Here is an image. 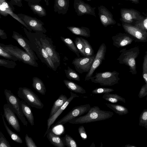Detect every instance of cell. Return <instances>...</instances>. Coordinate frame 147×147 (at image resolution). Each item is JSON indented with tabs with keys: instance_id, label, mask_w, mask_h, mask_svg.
<instances>
[{
	"instance_id": "38",
	"label": "cell",
	"mask_w": 147,
	"mask_h": 147,
	"mask_svg": "<svg viewBox=\"0 0 147 147\" xmlns=\"http://www.w3.org/2000/svg\"><path fill=\"white\" fill-rule=\"evenodd\" d=\"M139 125L140 126L144 127L147 130V108L144 110L140 114Z\"/></svg>"
},
{
	"instance_id": "39",
	"label": "cell",
	"mask_w": 147,
	"mask_h": 147,
	"mask_svg": "<svg viewBox=\"0 0 147 147\" xmlns=\"http://www.w3.org/2000/svg\"><path fill=\"white\" fill-rule=\"evenodd\" d=\"M74 43L81 54L83 56H86L83 43L81 37H76L74 40Z\"/></svg>"
},
{
	"instance_id": "26",
	"label": "cell",
	"mask_w": 147,
	"mask_h": 147,
	"mask_svg": "<svg viewBox=\"0 0 147 147\" xmlns=\"http://www.w3.org/2000/svg\"><path fill=\"white\" fill-rule=\"evenodd\" d=\"M67 99L68 98L65 95L63 94H61L54 102L51 109L49 117L54 115Z\"/></svg>"
},
{
	"instance_id": "19",
	"label": "cell",
	"mask_w": 147,
	"mask_h": 147,
	"mask_svg": "<svg viewBox=\"0 0 147 147\" xmlns=\"http://www.w3.org/2000/svg\"><path fill=\"white\" fill-rule=\"evenodd\" d=\"M98 8L100 20L105 27L116 23V21L114 19L112 13L105 6L101 5L98 6Z\"/></svg>"
},
{
	"instance_id": "35",
	"label": "cell",
	"mask_w": 147,
	"mask_h": 147,
	"mask_svg": "<svg viewBox=\"0 0 147 147\" xmlns=\"http://www.w3.org/2000/svg\"><path fill=\"white\" fill-rule=\"evenodd\" d=\"M65 146L68 147H78L75 140L70 136L66 134L64 137L62 138Z\"/></svg>"
},
{
	"instance_id": "9",
	"label": "cell",
	"mask_w": 147,
	"mask_h": 147,
	"mask_svg": "<svg viewBox=\"0 0 147 147\" xmlns=\"http://www.w3.org/2000/svg\"><path fill=\"white\" fill-rule=\"evenodd\" d=\"M91 108L89 104L82 105L75 107L62 118L58 121L54 125L64 124L69 122L70 120L79 117L87 113Z\"/></svg>"
},
{
	"instance_id": "15",
	"label": "cell",
	"mask_w": 147,
	"mask_h": 147,
	"mask_svg": "<svg viewBox=\"0 0 147 147\" xmlns=\"http://www.w3.org/2000/svg\"><path fill=\"white\" fill-rule=\"evenodd\" d=\"M120 14V20L127 24H131L134 21H140L144 18L138 12L132 9H121Z\"/></svg>"
},
{
	"instance_id": "24",
	"label": "cell",
	"mask_w": 147,
	"mask_h": 147,
	"mask_svg": "<svg viewBox=\"0 0 147 147\" xmlns=\"http://www.w3.org/2000/svg\"><path fill=\"white\" fill-rule=\"evenodd\" d=\"M47 137L52 144L57 147H64L62 138L53 132L51 129L47 134Z\"/></svg>"
},
{
	"instance_id": "6",
	"label": "cell",
	"mask_w": 147,
	"mask_h": 147,
	"mask_svg": "<svg viewBox=\"0 0 147 147\" xmlns=\"http://www.w3.org/2000/svg\"><path fill=\"white\" fill-rule=\"evenodd\" d=\"M17 95L30 107L37 109H42L44 106L38 96L30 89L27 87H20Z\"/></svg>"
},
{
	"instance_id": "14",
	"label": "cell",
	"mask_w": 147,
	"mask_h": 147,
	"mask_svg": "<svg viewBox=\"0 0 147 147\" xmlns=\"http://www.w3.org/2000/svg\"><path fill=\"white\" fill-rule=\"evenodd\" d=\"M3 109V115L9 125H11L17 131L20 132V123L13 109L10 105L7 103L4 105Z\"/></svg>"
},
{
	"instance_id": "7",
	"label": "cell",
	"mask_w": 147,
	"mask_h": 147,
	"mask_svg": "<svg viewBox=\"0 0 147 147\" xmlns=\"http://www.w3.org/2000/svg\"><path fill=\"white\" fill-rule=\"evenodd\" d=\"M0 46L16 57L19 61L34 67L38 66L36 60L33 59L26 51L12 45H5L1 43Z\"/></svg>"
},
{
	"instance_id": "13",
	"label": "cell",
	"mask_w": 147,
	"mask_h": 147,
	"mask_svg": "<svg viewBox=\"0 0 147 147\" xmlns=\"http://www.w3.org/2000/svg\"><path fill=\"white\" fill-rule=\"evenodd\" d=\"M107 51V47L104 43L100 46L95 55L93 63L89 71L86 76L85 80L88 81L90 79L96 69L100 65L103 60L105 59V56Z\"/></svg>"
},
{
	"instance_id": "2",
	"label": "cell",
	"mask_w": 147,
	"mask_h": 147,
	"mask_svg": "<svg viewBox=\"0 0 147 147\" xmlns=\"http://www.w3.org/2000/svg\"><path fill=\"white\" fill-rule=\"evenodd\" d=\"M114 113L113 112L102 110L97 106L91 107L87 114L69 121L73 124H82L102 121L111 117Z\"/></svg>"
},
{
	"instance_id": "33",
	"label": "cell",
	"mask_w": 147,
	"mask_h": 147,
	"mask_svg": "<svg viewBox=\"0 0 147 147\" xmlns=\"http://www.w3.org/2000/svg\"><path fill=\"white\" fill-rule=\"evenodd\" d=\"M60 38L62 41L69 49L75 53L78 57H80V53L73 40L69 38H64L62 36Z\"/></svg>"
},
{
	"instance_id": "23",
	"label": "cell",
	"mask_w": 147,
	"mask_h": 147,
	"mask_svg": "<svg viewBox=\"0 0 147 147\" xmlns=\"http://www.w3.org/2000/svg\"><path fill=\"white\" fill-rule=\"evenodd\" d=\"M20 103L23 113L31 125H34V117L30 106L22 100Z\"/></svg>"
},
{
	"instance_id": "55",
	"label": "cell",
	"mask_w": 147,
	"mask_h": 147,
	"mask_svg": "<svg viewBox=\"0 0 147 147\" xmlns=\"http://www.w3.org/2000/svg\"></svg>"
},
{
	"instance_id": "29",
	"label": "cell",
	"mask_w": 147,
	"mask_h": 147,
	"mask_svg": "<svg viewBox=\"0 0 147 147\" xmlns=\"http://www.w3.org/2000/svg\"><path fill=\"white\" fill-rule=\"evenodd\" d=\"M28 4L34 14L40 17L45 16L47 15L45 9L39 3H33L28 2Z\"/></svg>"
},
{
	"instance_id": "18",
	"label": "cell",
	"mask_w": 147,
	"mask_h": 147,
	"mask_svg": "<svg viewBox=\"0 0 147 147\" xmlns=\"http://www.w3.org/2000/svg\"><path fill=\"white\" fill-rule=\"evenodd\" d=\"M12 37L18 42L33 59L38 60L37 56L31 47L29 40L15 31H13Z\"/></svg>"
},
{
	"instance_id": "53",
	"label": "cell",
	"mask_w": 147,
	"mask_h": 147,
	"mask_svg": "<svg viewBox=\"0 0 147 147\" xmlns=\"http://www.w3.org/2000/svg\"><path fill=\"white\" fill-rule=\"evenodd\" d=\"M45 2L46 3V5H49L48 0H44Z\"/></svg>"
},
{
	"instance_id": "48",
	"label": "cell",
	"mask_w": 147,
	"mask_h": 147,
	"mask_svg": "<svg viewBox=\"0 0 147 147\" xmlns=\"http://www.w3.org/2000/svg\"><path fill=\"white\" fill-rule=\"evenodd\" d=\"M22 0H10L9 2L12 5H16L19 7H22Z\"/></svg>"
},
{
	"instance_id": "52",
	"label": "cell",
	"mask_w": 147,
	"mask_h": 147,
	"mask_svg": "<svg viewBox=\"0 0 147 147\" xmlns=\"http://www.w3.org/2000/svg\"><path fill=\"white\" fill-rule=\"evenodd\" d=\"M125 147H136V146H134L131 145L129 144L126 145H125Z\"/></svg>"
},
{
	"instance_id": "28",
	"label": "cell",
	"mask_w": 147,
	"mask_h": 147,
	"mask_svg": "<svg viewBox=\"0 0 147 147\" xmlns=\"http://www.w3.org/2000/svg\"><path fill=\"white\" fill-rule=\"evenodd\" d=\"M63 82L67 88L71 91L82 94L86 93V90L82 86L72 81L64 80Z\"/></svg>"
},
{
	"instance_id": "46",
	"label": "cell",
	"mask_w": 147,
	"mask_h": 147,
	"mask_svg": "<svg viewBox=\"0 0 147 147\" xmlns=\"http://www.w3.org/2000/svg\"><path fill=\"white\" fill-rule=\"evenodd\" d=\"M78 131L83 140H85L87 139V135L83 126H81L78 127Z\"/></svg>"
},
{
	"instance_id": "5",
	"label": "cell",
	"mask_w": 147,
	"mask_h": 147,
	"mask_svg": "<svg viewBox=\"0 0 147 147\" xmlns=\"http://www.w3.org/2000/svg\"><path fill=\"white\" fill-rule=\"evenodd\" d=\"M119 75V73L115 71L97 72L90 79L92 82L101 86H111L118 83L120 80Z\"/></svg>"
},
{
	"instance_id": "21",
	"label": "cell",
	"mask_w": 147,
	"mask_h": 147,
	"mask_svg": "<svg viewBox=\"0 0 147 147\" xmlns=\"http://www.w3.org/2000/svg\"><path fill=\"white\" fill-rule=\"evenodd\" d=\"M70 96L68 99L67 101L63 105V106L56 112L53 115L49 117L47 121V129L45 134L44 135V137L49 132L51 125H52L56 119L62 113L63 111L66 109L69 103L73 99L76 97H79L78 95L74 93L71 91L70 92Z\"/></svg>"
},
{
	"instance_id": "16",
	"label": "cell",
	"mask_w": 147,
	"mask_h": 147,
	"mask_svg": "<svg viewBox=\"0 0 147 147\" xmlns=\"http://www.w3.org/2000/svg\"><path fill=\"white\" fill-rule=\"evenodd\" d=\"M74 7L77 15L79 16L87 14L96 17L95 11L96 7H92L82 0H74Z\"/></svg>"
},
{
	"instance_id": "37",
	"label": "cell",
	"mask_w": 147,
	"mask_h": 147,
	"mask_svg": "<svg viewBox=\"0 0 147 147\" xmlns=\"http://www.w3.org/2000/svg\"><path fill=\"white\" fill-rule=\"evenodd\" d=\"M0 55L5 59L13 60L14 61H19L18 59L16 57L0 46Z\"/></svg>"
},
{
	"instance_id": "20",
	"label": "cell",
	"mask_w": 147,
	"mask_h": 147,
	"mask_svg": "<svg viewBox=\"0 0 147 147\" xmlns=\"http://www.w3.org/2000/svg\"><path fill=\"white\" fill-rule=\"evenodd\" d=\"M112 39L113 45L119 48L130 45L134 40L133 37L128 34L121 33L112 36Z\"/></svg>"
},
{
	"instance_id": "47",
	"label": "cell",
	"mask_w": 147,
	"mask_h": 147,
	"mask_svg": "<svg viewBox=\"0 0 147 147\" xmlns=\"http://www.w3.org/2000/svg\"><path fill=\"white\" fill-rule=\"evenodd\" d=\"M147 96V88L145 84L142 86L139 93L138 96L140 98H141Z\"/></svg>"
},
{
	"instance_id": "25",
	"label": "cell",
	"mask_w": 147,
	"mask_h": 147,
	"mask_svg": "<svg viewBox=\"0 0 147 147\" xmlns=\"http://www.w3.org/2000/svg\"><path fill=\"white\" fill-rule=\"evenodd\" d=\"M67 28L73 34L83 36L87 38L90 36L89 29L86 27H78L74 26H68Z\"/></svg>"
},
{
	"instance_id": "3",
	"label": "cell",
	"mask_w": 147,
	"mask_h": 147,
	"mask_svg": "<svg viewBox=\"0 0 147 147\" xmlns=\"http://www.w3.org/2000/svg\"><path fill=\"white\" fill-rule=\"evenodd\" d=\"M119 52L120 55L117 59L119 63L127 66L129 72L133 75H136L137 73L136 59L140 53L139 47H135L128 50L124 48L121 50Z\"/></svg>"
},
{
	"instance_id": "41",
	"label": "cell",
	"mask_w": 147,
	"mask_h": 147,
	"mask_svg": "<svg viewBox=\"0 0 147 147\" xmlns=\"http://www.w3.org/2000/svg\"><path fill=\"white\" fill-rule=\"evenodd\" d=\"M142 76L146 82L147 88V51L144 57L142 64Z\"/></svg>"
},
{
	"instance_id": "22",
	"label": "cell",
	"mask_w": 147,
	"mask_h": 147,
	"mask_svg": "<svg viewBox=\"0 0 147 147\" xmlns=\"http://www.w3.org/2000/svg\"><path fill=\"white\" fill-rule=\"evenodd\" d=\"M69 6V0H55L54 11L59 14H66Z\"/></svg>"
},
{
	"instance_id": "31",
	"label": "cell",
	"mask_w": 147,
	"mask_h": 147,
	"mask_svg": "<svg viewBox=\"0 0 147 147\" xmlns=\"http://www.w3.org/2000/svg\"><path fill=\"white\" fill-rule=\"evenodd\" d=\"M102 98L107 101L112 103H116L118 101H121L125 103V98L117 94H112L110 93L104 94Z\"/></svg>"
},
{
	"instance_id": "8",
	"label": "cell",
	"mask_w": 147,
	"mask_h": 147,
	"mask_svg": "<svg viewBox=\"0 0 147 147\" xmlns=\"http://www.w3.org/2000/svg\"><path fill=\"white\" fill-rule=\"evenodd\" d=\"M4 92L7 103L13 109L23 125L27 126L28 121L26 120L23 113L20 100L10 90L5 89Z\"/></svg>"
},
{
	"instance_id": "42",
	"label": "cell",
	"mask_w": 147,
	"mask_h": 147,
	"mask_svg": "<svg viewBox=\"0 0 147 147\" xmlns=\"http://www.w3.org/2000/svg\"><path fill=\"white\" fill-rule=\"evenodd\" d=\"M134 25L147 32V17L140 21H136Z\"/></svg>"
},
{
	"instance_id": "27",
	"label": "cell",
	"mask_w": 147,
	"mask_h": 147,
	"mask_svg": "<svg viewBox=\"0 0 147 147\" xmlns=\"http://www.w3.org/2000/svg\"><path fill=\"white\" fill-rule=\"evenodd\" d=\"M32 86L37 92L41 94H45L46 90V87L42 81L37 77L32 78Z\"/></svg>"
},
{
	"instance_id": "40",
	"label": "cell",
	"mask_w": 147,
	"mask_h": 147,
	"mask_svg": "<svg viewBox=\"0 0 147 147\" xmlns=\"http://www.w3.org/2000/svg\"><path fill=\"white\" fill-rule=\"evenodd\" d=\"M0 65L8 68L13 69L17 65V64L14 61L4 59H0Z\"/></svg>"
},
{
	"instance_id": "17",
	"label": "cell",
	"mask_w": 147,
	"mask_h": 147,
	"mask_svg": "<svg viewBox=\"0 0 147 147\" xmlns=\"http://www.w3.org/2000/svg\"><path fill=\"white\" fill-rule=\"evenodd\" d=\"M15 8L13 5L6 0L3 3H0V14L4 16H6L8 14L17 20L22 24L29 31L32 32V30L13 11Z\"/></svg>"
},
{
	"instance_id": "43",
	"label": "cell",
	"mask_w": 147,
	"mask_h": 147,
	"mask_svg": "<svg viewBox=\"0 0 147 147\" xmlns=\"http://www.w3.org/2000/svg\"><path fill=\"white\" fill-rule=\"evenodd\" d=\"M114 91L112 88H97L92 91V93L95 94H105L110 93Z\"/></svg>"
},
{
	"instance_id": "1",
	"label": "cell",
	"mask_w": 147,
	"mask_h": 147,
	"mask_svg": "<svg viewBox=\"0 0 147 147\" xmlns=\"http://www.w3.org/2000/svg\"><path fill=\"white\" fill-rule=\"evenodd\" d=\"M23 30L30 42L31 48L42 62L48 67L56 71L57 69L42 46L36 33L28 31L25 27L23 28Z\"/></svg>"
},
{
	"instance_id": "30",
	"label": "cell",
	"mask_w": 147,
	"mask_h": 147,
	"mask_svg": "<svg viewBox=\"0 0 147 147\" xmlns=\"http://www.w3.org/2000/svg\"><path fill=\"white\" fill-rule=\"evenodd\" d=\"M105 105L107 107L119 115H126L129 113L127 109L123 106L107 103H105Z\"/></svg>"
},
{
	"instance_id": "54",
	"label": "cell",
	"mask_w": 147,
	"mask_h": 147,
	"mask_svg": "<svg viewBox=\"0 0 147 147\" xmlns=\"http://www.w3.org/2000/svg\"><path fill=\"white\" fill-rule=\"evenodd\" d=\"M6 0H0V3H2Z\"/></svg>"
},
{
	"instance_id": "34",
	"label": "cell",
	"mask_w": 147,
	"mask_h": 147,
	"mask_svg": "<svg viewBox=\"0 0 147 147\" xmlns=\"http://www.w3.org/2000/svg\"><path fill=\"white\" fill-rule=\"evenodd\" d=\"M67 78L70 80H74L78 81H80L79 75L74 70L69 66L67 69L64 70Z\"/></svg>"
},
{
	"instance_id": "4",
	"label": "cell",
	"mask_w": 147,
	"mask_h": 147,
	"mask_svg": "<svg viewBox=\"0 0 147 147\" xmlns=\"http://www.w3.org/2000/svg\"><path fill=\"white\" fill-rule=\"evenodd\" d=\"M35 32L42 46L57 69L60 64V57L59 53L56 50L51 38L42 32Z\"/></svg>"
},
{
	"instance_id": "32",
	"label": "cell",
	"mask_w": 147,
	"mask_h": 147,
	"mask_svg": "<svg viewBox=\"0 0 147 147\" xmlns=\"http://www.w3.org/2000/svg\"><path fill=\"white\" fill-rule=\"evenodd\" d=\"M2 118L5 127L11 138L17 143L22 144L23 143V141L21 138L18 135L11 130L7 126L5 122L3 115H2Z\"/></svg>"
},
{
	"instance_id": "44",
	"label": "cell",
	"mask_w": 147,
	"mask_h": 147,
	"mask_svg": "<svg viewBox=\"0 0 147 147\" xmlns=\"http://www.w3.org/2000/svg\"><path fill=\"white\" fill-rule=\"evenodd\" d=\"M0 147H11L3 133L0 131Z\"/></svg>"
},
{
	"instance_id": "10",
	"label": "cell",
	"mask_w": 147,
	"mask_h": 147,
	"mask_svg": "<svg viewBox=\"0 0 147 147\" xmlns=\"http://www.w3.org/2000/svg\"><path fill=\"white\" fill-rule=\"evenodd\" d=\"M95 56L94 55L91 56L77 57L73 60L72 63L79 73H88L91 68Z\"/></svg>"
},
{
	"instance_id": "45",
	"label": "cell",
	"mask_w": 147,
	"mask_h": 147,
	"mask_svg": "<svg viewBox=\"0 0 147 147\" xmlns=\"http://www.w3.org/2000/svg\"><path fill=\"white\" fill-rule=\"evenodd\" d=\"M26 144L28 147H37L32 138L26 134L25 137Z\"/></svg>"
},
{
	"instance_id": "11",
	"label": "cell",
	"mask_w": 147,
	"mask_h": 147,
	"mask_svg": "<svg viewBox=\"0 0 147 147\" xmlns=\"http://www.w3.org/2000/svg\"><path fill=\"white\" fill-rule=\"evenodd\" d=\"M122 26L125 31L132 36L136 42H147V32L131 24L123 23Z\"/></svg>"
},
{
	"instance_id": "50",
	"label": "cell",
	"mask_w": 147,
	"mask_h": 147,
	"mask_svg": "<svg viewBox=\"0 0 147 147\" xmlns=\"http://www.w3.org/2000/svg\"><path fill=\"white\" fill-rule=\"evenodd\" d=\"M28 2L33 3H39L42 0H24Z\"/></svg>"
},
{
	"instance_id": "12",
	"label": "cell",
	"mask_w": 147,
	"mask_h": 147,
	"mask_svg": "<svg viewBox=\"0 0 147 147\" xmlns=\"http://www.w3.org/2000/svg\"><path fill=\"white\" fill-rule=\"evenodd\" d=\"M17 15L32 30L44 33L47 32V30L43 26L44 23L40 20L22 13H18Z\"/></svg>"
},
{
	"instance_id": "49",
	"label": "cell",
	"mask_w": 147,
	"mask_h": 147,
	"mask_svg": "<svg viewBox=\"0 0 147 147\" xmlns=\"http://www.w3.org/2000/svg\"><path fill=\"white\" fill-rule=\"evenodd\" d=\"M0 37L2 39H6L7 38V34L4 31L1 29H0Z\"/></svg>"
},
{
	"instance_id": "51",
	"label": "cell",
	"mask_w": 147,
	"mask_h": 147,
	"mask_svg": "<svg viewBox=\"0 0 147 147\" xmlns=\"http://www.w3.org/2000/svg\"><path fill=\"white\" fill-rule=\"evenodd\" d=\"M129 0L130 1H132L133 2L136 3L138 4L139 3V0Z\"/></svg>"
},
{
	"instance_id": "36",
	"label": "cell",
	"mask_w": 147,
	"mask_h": 147,
	"mask_svg": "<svg viewBox=\"0 0 147 147\" xmlns=\"http://www.w3.org/2000/svg\"><path fill=\"white\" fill-rule=\"evenodd\" d=\"M83 43L84 52L86 56H91L94 55V51L89 42L85 39L81 37Z\"/></svg>"
}]
</instances>
